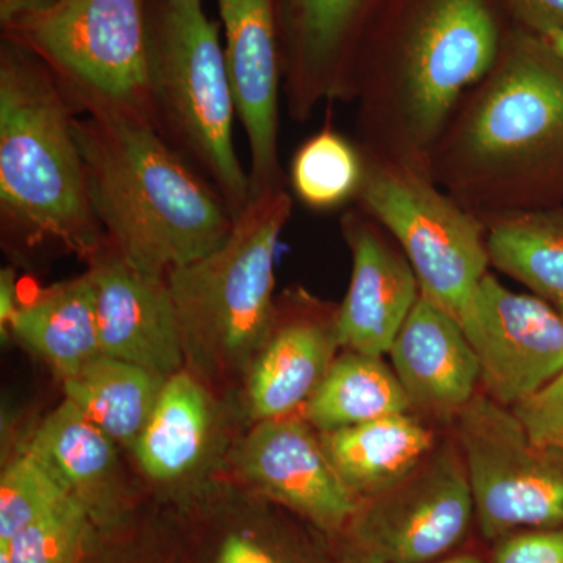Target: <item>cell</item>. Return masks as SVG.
I'll return each instance as SVG.
<instances>
[{
  "label": "cell",
  "mask_w": 563,
  "mask_h": 563,
  "mask_svg": "<svg viewBox=\"0 0 563 563\" xmlns=\"http://www.w3.org/2000/svg\"><path fill=\"white\" fill-rule=\"evenodd\" d=\"M514 25L503 0H385L352 73L363 155L431 177L448 122Z\"/></svg>",
  "instance_id": "1"
},
{
  "label": "cell",
  "mask_w": 563,
  "mask_h": 563,
  "mask_svg": "<svg viewBox=\"0 0 563 563\" xmlns=\"http://www.w3.org/2000/svg\"><path fill=\"white\" fill-rule=\"evenodd\" d=\"M429 174L481 220L563 207V62L539 35L514 25L448 122Z\"/></svg>",
  "instance_id": "2"
},
{
  "label": "cell",
  "mask_w": 563,
  "mask_h": 563,
  "mask_svg": "<svg viewBox=\"0 0 563 563\" xmlns=\"http://www.w3.org/2000/svg\"><path fill=\"white\" fill-rule=\"evenodd\" d=\"M92 210L106 244L141 272H169L206 257L231 235L232 211L152 125L77 117Z\"/></svg>",
  "instance_id": "3"
},
{
  "label": "cell",
  "mask_w": 563,
  "mask_h": 563,
  "mask_svg": "<svg viewBox=\"0 0 563 563\" xmlns=\"http://www.w3.org/2000/svg\"><path fill=\"white\" fill-rule=\"evenodd\" d=\"M73 109L38 57L0 43V231L10 251L62 247L90 265L106 247Z\"/></svg>",
  "instance_id": "4"
},
{
  "label": "cell",
  "mask_w": 563,
  "mask_h": 563,
  "mask_svg": "<svg viewBox=\"0 0 563 563\" xmlns=\"http://www.w3.org/2000/svg\"><path fill=\"white\" fill-rule=\"evenodd\" d=\"M285 190L254 196L218 250L168 273L185 369L201 383L246 377L276 324V255L291 217Z\"/></svg>",
  "instance_id": "5"
},
{
  "label": "cell",
  "mask_w": 563,
  "mask_h": 563,
  "mask_svg": "<svg viewBox=\"0 0 563 563\" xmlns=\"http://www.w3.org/2000/svg\"><path fill=\"white\" fill-rule=\"evenodd\" d=\"M147 36L155 131L236 218L251 181L233 141L236 109L217 22L203 0H147Z\"/></svg>",
  "instance_id": "6"
},
{
  "label": "cell",
  "mask_w": 563,
  "mask_h": 563,
  "mask_svg": "<svg viewBox=\"0 0 563 563\" xmlns=\"http://www.w3.org/2000/svg\"><path fill=\"white\" fill-rule=\"evenodd\" d=\"M2 35L44 63L79 117L154 128L147 0H58Z\"/></svg>",
  "instance_id": "7"
},
{
  "label": "cell",
  "mask_w": 563,
  "mask_h": 563,
  "mask_svg": "<svg viewBox=\"0 0 563 563\" xmlns=\"http://www.w3.org/2000/svg\"><path fill=\"white\" fill-rule=\"evenodd\" d=\"M355 206L399 244L421 295L457 318L492 265L485 222L431 177L368 157Z\"/></svg>",
  "instance_id": "8"
},
{
  "label": "cell",
  "mask_w": 563,
  "mask_h": 563,
  "mask_svg": "<svg viewBox=\"0 0 563 563\" xmlns=\"http://www.w3.org/2000/svg\"><path fill=\"white\" fill-rule=\"evenodd\" d=\"M454 422L485 539L563 526V451L533 442L514 410L487 395Z\"/></svg>",
  "instance_id": "9"
},
{
  "label": "cell",
  "mask_w": 563,
  "mask_h": 563,
  "mask_svg": "<svg viewBox=\"0 0 563 563\" xmlns=\"http://www.w3.org/2000/svg\"><path fill=\"white\" fill-rule=\"evenodd\" d=\"M476 514L457 442H443L402 481L358 503L347 525L357 563H433L461 547Z\"/></svg>",
  "instance_id": "10"
},
{
  "label": "cell",
  "mask_w": 563,
  "mask_h": 563,
  "mask_svg": "<svg viewBox=\"0 0 563 563\" xmlns=\"http://www.w3.org/2000/svg\"><path fill=\"white\" fill-rule=\"evenodd\" d=\"M457 320L496 402L514 409L563 373V317L542 296L509 290L488 273Z\"/></svg>",
  "instance_id": "11"
},
{
  "label": "cell",
  "mask_w": 563,
  "mask_h": 563,
  "mask_svg": "<svg viewBox=\"0 0 563 563\" xmlns=\"http://www.w3.org/2000/svg\"><path fill=\"white\" fill-rule=\"evenodd\" d=\"M385 0H274L282 98L292 121L321 103L350 102L352 73Z\"/></svg>",
  "instance_id": "12"
},
{
  "label": "cell",
  "mask_w": 563,
  "mask_h": 563,
  "mask_svg": "<svg viewBox=\"0 0 563 563\" xmlns=\"http://www.w3.org/2000/svg\"><path fill=\"white\" fill-rule=\"evenodd\" d=\"M236 118L250 146L251 198L285 190L279 155L282 57L274 0H217Z\"/></svg>",
  "instance_id": "13"
},
{
  "label": "cell",
  "mask_w": 563,
  "mask_h": 563,
  "mask_svg": "<svg viewBox=\"0 0 563 563\" xmlns=\"http://www.w3.org/2000/svg\"><path fill=\"white\" fill-rule=\"evenodd\" d=\"M240 476L266 498L325 532L347 528L358 499L340 479L306 418L258 421L236 448Z\"/></svg>",
  "instance_id": "14"
},
{
  "label": "cell",
  "mask_w": 563,
  "mask_h": 563,
  "mask_svg": "<svg viewBox=\"0 0 563 563\" xmlns=\"http://www.w3.org/2000/svg\"><path fill=\"white\" fill-rule=\"evenodd\" d=\"M342 231L352 273L336 339L344 351L384 357L420 299V282L399 244L361 207L344 211Z\"/></svg>",
  "instance_id": "15"
},
{
  "label": "cell",
  "mask_w": 563,
  "mask_h": 563,
  "mask_svg": "<svg viewBox=\"0 0 563 563\" xmlns=\"http://www.w3.org/2000/svg\"><path fill=\"white\" fill-rule=\"evenodd\" d=\"M102 354L169 379L185 369L179 320L166 276L135 268L109 246L88 265Z\"/></svg>",
  "instance_id": "16"
},
{
  "label": "cell",
  "mask_w": 563,
  "mask_h": 563,
  "mask_svg": "<svg viewBox=\"0 0 563 563\" xmlns=\"http://www.w3.org/2000/svg\"><path fill=\"white\" fill-rule=\"evenodd\" d=\"M336 310L302 290L277 299L272 336L246 376L247 409L255 421L290 417L312 398L340 350Z\"/></svg>",
  "instance_id": "17"
},
{
  "label": "cell",
  "mask_w": 563,
  "mask_h": 563,
  "mask_svg": "<svg viewBox=\"0 0 563 563\" xmlns=\"http://www.w3.org/2000/svg\"><path fill=\"white\" fill-rule=\"evenodd\" d=\"M388 354L412 410L454 420L477 395L479 362L461 322L422 295Z\"/></svg>",
  "instance_id": "18"
},
{
  "label": "cell",
  "mask_w": 563,
  "mask_h": 563,
  "mask_svg": "<svg viewBox=\"0 0 563 563\" xmlns=\"http://www.w3.org/2000/svg\"><path fill=\"white\" fill-rule=\"evenodd\" d=\"M113 440L65 399L33 433L32 454L81 504L91 521H107L120 510L122 477Z\"/></svg>",
  "instance_id": "19"
},
{
  "label": "cell",
  "mask_w": 563,
  "mask_h": 563,
  "mask_svg": "<svg viewBox=\"0 0 563 563\" xmlns=\"http://www.w3.org/2000/svg\"><path fill=\"white\" fill-rule=\"evenodd\" d=\"M320 439L340 479L358 503L398 484L435 446L432 432L410 412L321 432Z\"/></svg>",
  "instance_id": "20"
},
{
  "label": "cell",
  "mask_w": 563,
  "mask_h": 563,
  "mask_svg": "<svg viewBox=\"0 0 563 563\" xmlns=\"http://www.w3.org/2000/svg\"><path fill=\"white\" fill-rule=\"evenodd\" d=\"M9 333L49 363L62 379L101 355L90 272L21 301Z\"/></svg>",
  "instance_id": "21"
},
{
  "label": "cell",
  "mask_w": 563,
  "mask_h": 563,
  "mask_svg": "<svg viewBox=\"0 0 563 563\" xmlns=\"http://www.w3.org/2000/svg\"><path fill=\"white\" fill-rule=\"evenodd\" d=\"M211 429L209 396L187 369L166 380L143 432L133 444L141 470L169 483L190 473L201 461Z\"/></svg>",
  "instance_id": "22"
},
{
  "label": "cell",
  "mask_w": 563,
  "mask_h": 563,
  "mask_svg": "<svg viewBox=\"0 0 563 563\" xmlns=\"http://www.w3.org/2000/svg\"><path fill=\"white\" fill-rule=\"evenodd\" d=\"M62 380L65 399L114 443L133 448L168 379L101 354Z\"/></svg>",
  "instance_id": "23"
},
{
  "label": "cell",
  "mask_w": 563,
  "mask_h": 563,
  "mask_svg": "<svg viewBox=\"0 0 563 563\" xmlns=\"http://www.w3.org/2000/svg\"><path fill=\"white\" fill-rule=\"evenodd\" d=\"M302 412L321 433L409 413L412 406L395 369L383 357L344 351Z\"/></svg>",
  "instance_id": "24"
},
{
  "label": "cell",
  "mask_w": 563,
  "mask_h": 563,
  "mask_svg": "<svg viewBox=\"0 0 563 563\" xmlns=\"http://www.w3.org/2000/svg\"><path fill=\"white\" fill-rule=\"evenodd\" d=\"M487 225L490 263L550 302L563 299V207L504 214Z\"/></svg>",
  "instance_id": "25"
},
{
  "label": "cell",
  "mask_w": 563,
  "mask_h": 563,
  "mask_svg": "<svg viewBox=\"0 0 563 563\" xmlns=\"http://www.w3.org/2000/svg\"><path fill=\"white\" fill-rule=\"evenodd\" d=\"M365 179V155L354 140L325 125L292 155L288 181L292 198L307 209L331 211L357 201Z\"/></svg>",
  "instance_id": "26"
},
{
  "label": "cell",
  "mask_w": 563,
  "mask_h": 563,
  "mask_svg": "<svg viewBox=\"0 0 563 563\" xmlns=\"http://www.w3.org/2000/svg\"><path fill=\"white\" fill-rule=\"evenodd\" d=\"M68 493L32 454L24 451L0 477V543L60 506Z\"/></svg>",
  "instance_id": "27"
},
{
  "label": "cell",
  "mask_w": 563,
  "mask_h": 563,
  "mask_svg": "<svg viewBox=\"0 0 563 563\" xmlns=\"http://www.w3.org/2000/svg\"><path fill=\"white\" fill-rule=\"evenodd\" d=\"M90 523L85 507L69 496L0 547L11 563H80Z\"/></svg>",
  "instance_id": "28"
},
{
  "label": "cell",
  "mask_w": 563,
  "mask_h": 563,
  "mask_svg": "<svg viewBox=\"0 0 563 563\" xmlns=\"http://www.w3.org/2000/svg\"><path fill=\"white\" fill-rule=\"evenodd\" d=\"M512 410L533 442L563 451V373Z\"/></svg>",
  "instance_id": "29"
},
{
  "label": "cell",
  "mask_w": 563,
  "mask_h": 563,
  "mask_svg": "<svg viewBox=\"0 0 563 563\" xmlns=\"http://www.w3.org/2000/svg\"><path fill=\"white\" fill-rule=\"evenodd\" d=\"M490 563H563V526L496 540Z\"/></svg>",
  "instance_id": "30"
},
{
  "label": "cell",
  "mask_w": 563,
  "mask_h": 563,
  "mask_svg": "<svg viewBox=\"0 0 563 563\" xmlns=\"http://www.w3.org/2000/svg\"><path fill=\"white\" fill-rule=\"evenodd\" d=\"M514 24L542 33L563 29V0H503Z\"/></svg>",
  "instance_id": "31"
},
{
  "label": "cell",
  "mask_w": 563,
  "mask_h": 563,
  "mask_svg": "<svg viewBox=\"0 0 563 563\" xmlns=\"http://www.w3.org/2000/svg\"><path fill=\"white\" fill-rule=\"evenodd\" d=\"M217 563H285L279 555L250 536L232 533L222 542Z\"/></svg>",
  "instance_id": "32"
},
{
  "label": "cell",
  "mask_w": 563,
  "mask_h": 563,
  "mask_svg": "<svg viewBox=\"0 0 563 563\" xmlns=\"http://www.w3.org/2000/svg\"><path fill=\"white\" fill-rule=\"evenodd\" d=\"M20 284L13 268H3L0 272V329L2 335L9 333L11 320L20 307Z\"/></svg>",
  "instance_id": "33"
},
{
  "label": "cell",
  "mask_w": 563,
  "mask_h": 563,
  "mask_svg": "<svg viewBox=\"0 0 563 563\" xmlns=\"http://www.w3.org/2000/svg\"><path fill=\"white\" fill-rule=\"evenodd\" d=\"M55 2L58 0H0V24L5 25L24 14L47 9Z\"/></svg>",
  "instance_id": "34"
},
{
  "label": "cell",
  "mask_w": 563,
  "mask_h": 563,
  "mask_svg": "<svg viewBox=\"0 0 563 563\" xmlns=\"http://www.w3.org/2000/svg\"><path fill=\"white\" fill-rule=\"evenodd\" d=\"M537 35V33H536ZM540 38L544 41V43L550 46V49L558 55L559 58L563 62V29H558V31H551L547 33H542L539 35Z\"/></svg>",
  "instance_id": "35"
},
{
  "label": "cell",
  "mask_w": 563,
  "mask_h": 563,
  "mask_svg": "<svg viewBox=\"0 0 563 563\" xmlns=\"http://www.w3.org/2000/svg\"><path fill=\"white\" fill-rule=\"evenodd\" d=\"M433 563H484L479 558L472 554L454 555V558H444L442 561Z\"/></svg>",
  "instance_id": "36"
},
{
  "label": "cell",
  "mask_w": 563,
  "mask_h": 563,
  "mask_svg": "<svg viewBox=\"0 0 563 563\" xmlns=\"http://www.w3.org/2000/svg\"><path fill=\"white\" fill-rule=\"evenodd\" d=\"M0 563H11L9 554H7V551L3 550L2 547H0Z\"/></svg>",
  "instance_id": "37"
},
{
  "label": "cell",
  "mask_w": 563,
  "mask_h": 563,
  "mask_svg": "<svg viewBox=\"0 0 563 563\" xmlns=\"http://www.w3.org/2000/svg\"><path fill=\"white\" fill-rule=\"evenodd\" d=\"M554 306L558 307L559 312H561L562 317H563V299H562V301L554 302Z\"/></svg>",
  "instance_id": "38"
}]
</instances>
